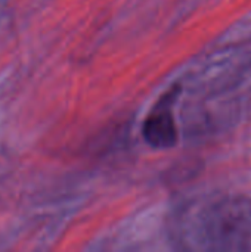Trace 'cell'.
I'll use <instances>...</instances> for the list:
<instances>
[{
    "instance_id": "obj_1",
    "label": "cell",
    "mask_w": 251,
    "mask_h": 252,
    "mask_svg": "<svg viewBox=\"0 0 251 252\" xmlns=\"http://www.w3.org/2000/svg\"><path fill=\"white\" fill-rule=\"evenodd\" d=\"M210 217L207 230L219 248H251V205L229 201L216 208Z\"/></svg>"
},
{
    "instance_id": "obj_2",
    "label": "cell",
    "mask_w": 251,
    "mask_h": 252,
    "mask_svg": "<svg viewBox=\"0 0 251 252\" xmlns=\"http://www.w3.org/2000/svg\"><path fill=\"white\" fill-rule=\"evenodd\" d=\"M172 97L163 99L143 123V139L154 148H172L178 142V127L172 114Z\"/></svg>"
}]
</instances>
